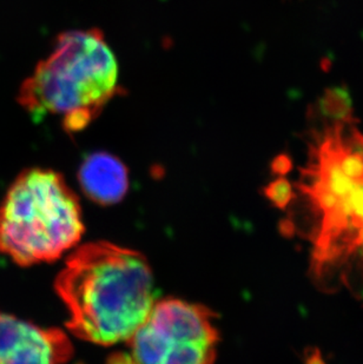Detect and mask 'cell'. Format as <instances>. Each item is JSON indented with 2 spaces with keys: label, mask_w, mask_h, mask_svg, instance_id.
Returning a JSON list of instances; mask_svg holds the SVG:
<instances>
[{
  "label": "cell",
  "mask_w": 363,
  "mask_h": 364,
  "mask_svg": "<svg viewBox=\"0 0 363 364\" xmlns=\"http://www.w3.org/2000/svg\"><path fill=\"white\" fill-rule=\"evenodd\" d=\"M298 209L282 225L312 242L310 272L322 290L347 288L363 299V134L334 123L310 145L296 184Z\"/></svg>",
  "instance_id": "6da1fadb"
},
{
  "label": "cell",
  "mask_w": 363,
  "mask_h": 364,
  "mask_svg": "<svg viewBox=\"0 0 363 364\" xmlns=\"http://www.w3.org/2000/svg\"><path fill=\"white\" fill-rule=\"evenodd\" d=\"M56 291L69 311L68 329L100 346L129 340L154 304L144 256L107 242L85 244L70 255Z\"/></svg>",
  "instance_id": "7a4b0ae2"
},
{
  "label": "cell",
  "mask_w": 363,
  "mask_h": 364,
  "mask_svg": "<svg viewBox=\"0 0 363 364\" xmlns=\"http://www.w3.org/2000/svg\"><path fill=\"white\" fill-rule=\"evenodd\" d=\"M118 92V64L98 28L59 35L18 92L35 119L59 116L68 134L85 130Z\"/></svg>",
  "instance_id": "3957f363"
},
{
  "label": "cell",
  "mask_w": 363,
  "mask_h": 364,
  "mask_svg": "<svg viewBox=\"0 0 363 364\" xmlns=\"http://www.w3.org/2000/svg\"><path fill=\"white\" fill-rule=\"evenodd\" d=\"M83 234L78 198L53 170H24L0 204V252L21 267L58 259Z\"/></svg>",
  "instance_id": "277c9868"
},
{
  "label": "cell",
  "mask_w": 363,
  "mask_h": 364,
  "mask_svg": "<svg viewBox=\"0 0 363 364\" xmlns=\"http://www.w3.org/2000/svg\"><path fill=\"white\" fill-rule=\"evenodd\" d=\"M219 340L211 310L170 299L154 304L127 343L135 364H214Z\"/></svg>",
  "instance_id": "5b68a950"
},
{
  "label": "cell",
  "mask_w": 363,
  "mask_h": 364,
  "mask_svg": "<svg viewBox=\"0 0 363 364\" xmlns=\"http://www.w3.org/2000/svg\"><path fill=\"white\" fill-rule=\"evenodd\" d=\"M71 356L73 346L62 330L0 313V364H63Z\"/></svg>",
  "instance_id": "8992f818"
},
{
  "label": "cell",
  "mask_w": 363,
  "mask_h": 364,
  "mask_svg": "<svg viewBox=\"0 0 363 364\" xmlns=\"http://www.w3.org/2000/svg\"><path fill=\"white\" fill-rule=\"evenodd\" d=\"M78 181L86 196L100 205L120 202L129 188L127 166L107 152L88 156L79 168Z\"/></svg>",
  "instance_id": "52a82bcc"
},
{
  "label": "cell",
  "mask_w": 363,
  "mask_h": 364,
  "mask_svg": "<svg viewBox=\"0 0 363 364\" xmlns=\"http://www.w3.org/2000/svg\"><path fill=\"white\" fill-rule=\"evenodd\" d=\"M317 111L323 118L334 123H352L353 100L347 86H330L323 91L317 102Z\"/></svg>",
  "instance_id": "ba28073f"
},
{
  "label": "cell",
  "mask_w": 363,
  "mask_h": 364,
  "mask_svg": "<svg viewBox=\"0 0 363 364\" xmlns=\"http://www.w3.org/2000/svg\"><path fill=\"white\" fill-rule=\"evenodd\" d=\"M264 193L268 200H271V203L280 209H285L289 206L295 196L293 184L285 178V176H281L273 181L270 184H268Z\"/></svg>",
  "instance_id": "9c48e42d"
},
{
  "label": "cell",
  "mask_w": 363,
  "mask_h": 364,
  "mask_svg": "<svg viewBox=\"0 0 363 364\" xmlns=\"http://www.w3.org/2000/svg\"><path fill=\"white\" fill-rule=\"evenodd\" d=\"M271 172L274 175L285 176L293 168V161H291L290 156L287 154H281V155L276 156L270 165Z\"/></svg>",
  "instance_id": "30bf717a"
},
{
  "label": "cell",
  "mask_w": 363,
  "mask_h": 364,
  "mask_svg": "<svg viewBox=\"0 0 363 364\" xmlns=\"http://www.w3.org/2000/svg\"><path fill=\"white\" fill-rule=\"evenodd\" d=\"M107 364H135V361L131 355L117 353V354L112 355L111 358H109Z\"/></svg>",
  "instance_id": "8fae6325"
},
{
  "label": "cell",
  "mask_w": 363,
  "mask_h": 364,
  "mask_svg": "<svg viewBox=\"0 0 363 364\" xmlns=\"http://www.w3.org/2000/svg\"><path fill=\"white\" fill-rule=\"evenodd\" d=\"M315 353L316 355L312 354L310 356H308V358H307V364H325L319 353H317V351H315Z\"/></svg>",
  "instance_id": "7c38bea8"
}]
</instances>
